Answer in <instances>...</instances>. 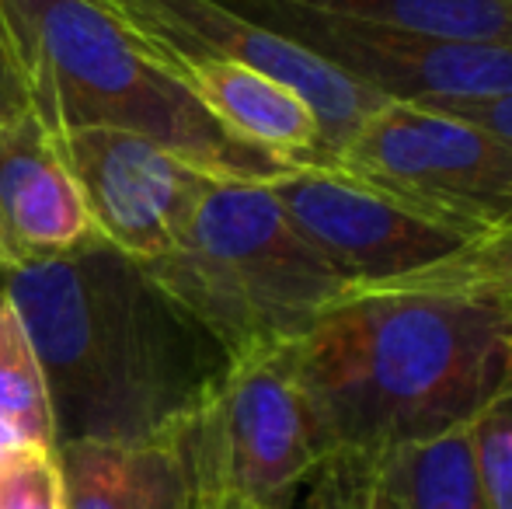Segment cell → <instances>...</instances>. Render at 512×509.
<instances>
[{
    "instance_id": "obj_16",
    "label": "cell",
    "mask_w": 512,
    "mask_h": 509,
    "mask_svg": "<svg viewBox=\"0 0 512 509\" xmlns=\"http://www.w3.org/2000/svg\"><path fill=\"white\" fill-rule=\"evenodd\" d=\"M384 290H415V293H457L499 304L512 311V217L492 227L481 238L467 241L460 252L443 262L425 265Z\"/></svg>"
},
{
    "instance_id": "obj_13",
    "label": "cell",
    "mask_w": 512,
    "mask_h": 509,
    "mask_svg": "<svg viewBox=\"0 0 512 509\" xmlns=\"http://www.w3.org/2000/svg\"><path fill=\"white\" fill-rule=\"evenodd\" d=\"M67 509H192L175 436L157 443H60Z\"/></svg>"
},
{
    "instance_id": "obj_15",
    "label": "cell",
    "mask_w": 512,
    "mask_h": 509,
    "mask_svg": "<svg viewBox=\"0 0 512 509\" xmlns=\"http://www.w3.org/2000/svg\"><path fill=\"white\" fill-rule=\"evenodd\" d=\"M328 18L512 46V0H283Z\"/></svg>"
},
{
    "instance_id": "obj_17",
    "label": "cell",
    "mask_w": 512,
    "mask_h": 509,
    "mask_svg": "<svg viewBox=\"0 0 512 509\" xmlns=\"http://www.w3.org/2000/svg\"><path fill=\"white\" fill-rule=\"evenodd\" d=\"M0 415L18 422L39 447L56 450L39 356L4 290H0Z\"/></svg>"
},
{
    "instance_id": "obj_9",
    "label": "cell",
    "mask_w": 512,
    "mask_h": 509,
    "mask_svg": "<svg viewBox=\"0 0 512 509\" xmlns=\"http://www.w3.org/2000/svg\"><path fill=\"white\" fill-rule=\"evenodd\" d=\"M53 143L95 231L136 262L168 255L216 182L161 143L122 129H70Z\"/></svg>"
},
{
    "instance_id": "obj_14",
    "label": "cell",
    "mask_w": 512,
    "mask_h": 509,
    "mask_svg": "<svg viewBox=\"0 0 512 509\" xmlns=\"http://www.w3.org/2000/svg\"><path fill=\"white\" fill-rule=\"evenodd\" d=\"M373 457L401 509H488L471 426Z\"/></svg>"
},
{
    "instance_id": "obj_4",
    "label": "cell",
    "mask_w": 512,
    "mask_h": 509,
    "mask_svg": "<svg viewBox=\"0 0 512 509\" xmlns=\"http://www.w3.org/2000/svg\"><path fill=\"white\" fill-rule=\"evenodd\" d=\"M140 265L227 360L293 346L349 293L293 227L269 182L216 178L182 241Z\"/></svg>"
},
{
    "instance_id": "obj_18",
    "label": "cell",
    "mask_w": 512,
    "mask_h": 509,
    "mask_svg": "<svg viewBox=\"0 0 512 509\" xmlns=\"http://www.w3.org/2000/svg\"><path fill=\"white\" fill-rule=\"evenodd\" d=\"M300 509H401L373 454L331 450L304 485Z\"/></svg>"
},
{
    "instance_id": "obj_1",
    "label": "cell",
    "mask_w": 512,
    "mask_h": 509,
    "mask_svg": "<svg viewBox=\"0 0 512 509\" xmlns=\"http://www.w3.org/2000/svg\"><path fill=\"white\" fill-rule=\"evenodd\" d=\"M46 381L53 440L157 443L185 426L227 353L108 241L4 272Z\"/></svg>"
},
{
    "instance_id": "obj_20",
    "label": "cell",
    "mask_w": 512,
    "mask_h": 509,
    "mask_svg": "<svg viewBox=\"0 0 512 509\" xmlns=\"http://www.w3.org/2000/svg\"><path fill=\"white\" fill-rule=\"evenodd\" d=\"M0 509H67L53 447H28L0 464Z\"/></svg>"
},
{
    "instance_id": "obj_23",
    "label": "cell",
    "mask_w": 512,
    "mask_h": 509,
    "mask_svg": "<svg viewBox=\"0 0 512 509\" xmlns=\"http://www.w3.org/2000/svg\"><path fill=\"white\" fill-rule=\"evenodd\" d=\"M0 279H4V269H0Z\"/></svg>"
},
{
    "instance_id": "obj_3",
    "label": "cell",
    "mask_w": 512,
    "mask_h": 509,
    "mask_svg": "<svg viewBox=\"0 0 512 509\" xmlns=\"http://www.w3.org/2000/svg\"><path fill=\"white\" fill-rule=\"evenodd\" d=\"M0 25L46 133L98 126L147 136L220 182L293 171L216 123L108 0H0Z\"/></svg>"
},
{
    "instance_id": "obj_6",
    "label": "cell",
    "mask_w": 512,
    "mask_h": 509,
    "mask_svg": "<svg viewBox=\"0 0 512 509\" xmlns=\"http://www.w3.org/2000/svg\"><path fill=\"white\" fill-rule=\"evenodd\" d=\"M324 168L467 238L512 217V143L443 109L384 102Z\"/></svg>"
},
{
    "instance_id": "obj_7",
    "label": "cell",
    "mask_w": 512,
    "mask_h": 509,
    "mask_svg": "<svg viewBox=\"0 0 512 509\" xmlns=\"http://www.w3.org/2000/svg\"><path fill=\"white\" fill-rule=\"evenodd\" d=\"M244 18L290 35L384 102L453 109L512 95V46L443 39L328 18L283 0H223Z\"/></svg>"
},
{
    "instance_id": "obj_22",
    "label": "cell",
    "mask_w": 512,
    "mask_h": 509,
    "mask_svg": "<svg viewBox=\"0 0 512 509\" xmlns=\"http://www.w3.org/2000/svg\"><path fill=\"white\" fill-rule=\"evenodd\" d=\"M443 112H453V116L464 119V123L478 126V129H488L492 136H499V140L512 143V95L492 98V102L453 105V109H443Z\"/></svg>"
},
{
    "instance_id": "obj_11",
    "label": "cell",
    "mask_w": 512,
    "mask_h": 509,
    "mask_svg": "<svg viewBox=\"0 0 512 509\" xmlns=\"http://www.w3.org/2000/svg\"><path fill=\"white\" fill-rule=\"evenodd\" d=\"M102 241L35 116L0 126V269H25Z\"/></svg>"
},
{
    "instance_id": "obj_10",
    "label": "cell",
    "mask_w": 512,
    "mask_h": 509,
    "mask_svg": "<svg viewBox=\"0 0 512 509\" xmlns=\"http://www.w3.org/2000/svg\"><path fill=\"white\" fill-rule=\"evenodd\" d=\"M108 7L122 14L136 32L150 35L164 46L196 49V53L244 63V67L297 91L321 126V164H328L335 150L363 126V119L384 105V98L349 81L342 70L324 63L307 46L262 21L244 18L223 0H108Z\"/></svg>"
},
{
    "instance_id": "obj_2",
    "label": "cell",
    "mask_w": 512,
    "mask_h": 509,
    "mask_svg": "<svg viewBox=\"0 0 512 509\" xmlns=\"http://www.w3.org/2000/svg\"><path fill=\"white\" fill-rule=\"evenodd\" d=\"M328 450L464 429L512 381V311L457 293H345L290 346Z\"/></svg>"
},
{
    "instance_id": "obj_21",
    "label": "cell",
    "mask_w": 512,
    "mask_h": 509,
    "mask_svg": "<svg viewBox=\"0 0 512 509\" xmlns=\"http://www.w3.org/2000/svg\"><path fill=\"white\" fill-rule=\"evenodd\" d=\"M28 116H35V112H32L25 70H21L18 56L11 49V39H7L4 25H0V126L21 123Z\"/></svg>"
},
{
    "instance_id": "obj_8",
    "label": "cell",
    "mask_w": 512,
    "mask_h": 509,
    "mask_svg": "<svg viewBox=\"0 0 512 509\" xmlns=\"http://www.w3.org/2000/svg\"><path fill=\"white\" fill-rule=\"evenodd\" d=\"M269 189L349 293L384 290L474 241L324 164H300Z\"/></svg>"
},
{
    "instance_id": "obj_19",
    "label": "cell",
    "mask_w": 512,
    "mask_h": 509,
    "mask_svg": "<svg viewBox=\"0 0 512 509\" xmlns=\"http://www.w3.org/2000/svg\"><path fill=\"white\" fill-rule=\"evenodd\" d=\"M471 443L488 509H512V381L471 422Z\"/></svg>"
},
{
    "instance_id": "obj_12",
    "label": "cell",
    "mask_w": 512,
    "mask_h": 509,
    "mask_svg": "<svg viewBox=\"0 0 512 509\" xmlns=\"http://www.w3.org/2000/svg\"><path fill=\"white\" fill-rule=\"evenodd\" d=\"M143 39H147L150 53L237 140L265 150V154H276L279 161L293 164V168L324 161L321 126L297 91L244 67V63L223 60L213 53H196V49L164 46L150 35H143Z\"/></svg>"
},
{
    "instance_id": "obj_5",
    "label": "cell",
    "mask_w": 512,
    "mask_h": 509,
    "mask_svg": "<svg viewBox=\"0 0 512 509\" xmlns=\"http://www.w3.org/2000/svg\"><path fill=\"white\" fill-rule=\"evenodd\" d=\"M175 443L192 509H293L331 454L290 346L230 360Z\"/></svg>"
}]
</instances>
